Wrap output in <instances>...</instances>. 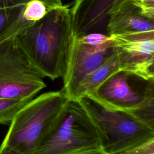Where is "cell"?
<instances>
[{
	"label": "cell",
	"mask_w": 154,
	"mask_h": 154,
	"mask_svg": "<svg viewBox=\"0 0 154 154\" xmlns=\"http://www.w3.org/2000/svg\"><path fill=\"white\" fill-rule=\"evenodd\" d=\"M114 52L112 43L90 46L81 43L75 36L69 62L64 76L62 90L71 99L82 79L100 66Z\"/></svg>",
	"instance_id": "52a82bcc"
},
{
	"label": "cell",
	"mask_w": 154,
	"mask_h": 154,
	"mask_svg": "<svg viewBox=\"0 0 154 154\" xmlns=\"http://www.w3.org/2000/svg\"><path fill=\"white\" fill-rule=\"evenodd\" d=\"M0 154H22V153L7 147L0 146ZM71 154H105V153L103 152V151L101 149H99L90 150L87 151L76 152V153H73Z\"/></svg>",
	"instance_id": "ffe728a7"
},
{
	"label": "cell",
	"mask_w": 154,
	"mask_h": 154,
	"mask_svg": "<svg viewBox=\"0 0 154 154\" xmlns=\"http://www.w3.org/2000/svg\"><path fill=\"white\" fill-rule=\"evenodd\" d=\"M121 71L147 82L154 79V31L109 36Z\"/></svg>",
	"instance_id": "8992f818"
},
{
	"label": "cell",
	"mask_w": 154,
	"mask_h": 154,
	"mask_svg": "<svg viewBox=\"0 0 154 154\" xmlns=\"http://www.w3.org/2000/svg\"><path fill=\"white\" fill-rule=\"evenodd\" d=\"M23 5L0 7V43L15 35L24 27L31 23L22 17Z\"/></svg>",
	"instance_id": "7c38bea8"
},
{
	"label": "cell",
	"mask_w": 154,
	"mask_h": 154,
	"mask_svg": "<svg viewBox=\"0 0 154 154\" xmlns=\"http://www.w3.org/2000/svg\"><path fill=\"white\" fill-rule=\"evenodd\" d=\"M14 36L0 43V98L33 99L46 85L17 44Z\"/></svg>",
	"instance_id": "5b68a950"
},
{
	"label": "cell",
	"mask_w": 154,
	"mask_h": 154,
	"mask_svg": "<svg viewBox=\"0 0 154 154\" xmlns=\"http://www.w3.org/2000/svg\"><path fill=\"white\" fill-rule=\"evenodd\" d=\"M130 76L123 71L116 72L85 97L110 109L132 111L142 103L145 90L142 93L134 90L129 83Z\"/></svg>",
	"instance_id": "ba28073f"
},
{
	"label": "cell",
	"mask_w": 154,
	"mask_h": 154,
	"mask_svg": "<svg viewBox=\"0 0 154 154\" xmlns=\"http://www.w3.org/2000/svg\"><path fill=\"white\" fill-rule=\"evenodd\" d=\"M78 100L91 118L105 154L119 153L154 137V129L127 112L106 108L88 97Z\"/></svg>",
	"instance_id": "277c9868"
},
{
	"label": "cell",
	"mask_w": 154,
	"mask_h": 154,
	"mask_svg": "<svg viewBox=\"0 0 154 154\" xmlns=\"http://www.w3.org/2000/svg\"><path fill=\"white\" fill-rule=\"evenodd\" d=\"M31 99L11 100L0 98V124L10 123L16 114Z\"/></svg>",
	"instance_id": "5bb4252c"
},
{
	"label": "cell",
	"mask_w": 154,
	"mask_h": 154,
	"mask_svg": "<svg viewBox=\"0 0 154 154\" xmlns=\"http://www.w3.org/2000/svg\"><path fill=\"white\" fill-rule=\"evenodd\" d=\"M119 71H121L118 56L114 50L112 55L100 66L87 75L82 79L71 99L78 100L87 96L108 78Z\"/></svg>",
	"instance_id": "8fae6325"
},
{
	"label": "cell",
	"mask_w": 154,
	"mask_h": 154,
	"mask_svg": "<svg viewBox=\"0 0 154 154\" xmlns=\"http://www.w3.org/2000/svg\"><path fill=\"white\" fill-rule=\"evenodd\" d=\"M115 154H154V137Z\"/></svg>",
	"instance_id": "e0dca14e"
},
{
	"label": "cell",
	"mask_w": 154,
	"mask_h": 154,
	"mask_svg": "<svg viewBox=\"0 0 154 154\" xmlns=\"http://www.w3.org/2000/svg\"><path fill=\"white\" fill-rule=\"evenodd\" d=\"M32 0H0V7L23 5ZM43 2L50 8L63 5L62 0H39Z\"/></svg>",
	"instance_id": "d6986e66"
},
{
	"label": "cell",
	"mask_w": 154,
	"mask_h": 154,
	"mask_svg": "<svg viewBox=\"0 0 154 154\" xmlns=\"http://www.w3.org/2000/svg\"><path fill=\"white\" fill-rule=\"evenodd\" d=\"M67 100L62 90L32 99L14 117L0 146L22 154H34Z\"/></svg>",
	"instance_id": "7a4b0ae2"
},
{
	"label": "cell",
	"mask_w": 154,
	"mask_h": 154,
	"mask_svg": "<svg viewBox=\"0 0 154 154\" xmlns=\"http://www.w3.org/2000/svg\"><path fill=\"white\" fill-rule=\"evenodd\" d=\"M99 149V136L87 111L79 100L68 99L34 154H71Z\"/></svg>",
	"instance_id": "3957f363"
},
{
	"label": "cell",
	"mask_w": 154,
	"mask_h": 154,
	"mask_svg": "<svg viewBox=\"0 0 154 154\" xmlns=\"http://www.w3.org/2000/svg\"><path fill=\"white\" fill-rule=\"evenodd\" d=\"M51 8L41 1L32 0L23 5L22 16L25 21L32 23L43 17Z\"/></svg>",
	"instance_id": "9a60e30c"
},
{
	"label": "cell",
	"mask_w": 154,
	"mask_h": 154,
	"mask_svg": "<svg viewBox=\"0 0 154 154\" xmlns=\"http://www.w3.org/2000/svg\"><path fill=\"white\" fill-rule=\"evenodd\" d=\"M75 36L70 7L62 5L51 8L14 38L37 73L55 80L64 76Z\"/></svg>",
	"instance_id": "6da1fadb"
},
{
	"label": "cell",
	"mask_w": 154,
	"mask_h": 154,
	"mask_svg": "<svg viewBox=\"0 0 154 154\" xmlns=\"http://www.w3.org/2000/svg\"><path fill=\"white\" fill-rule=\"evenodd\" d=\"M128 1L130 0H75L70 7L75 35L105 32L111 13Z\"/></svg>",
	"instance_id": "9c48e42d"
},
{
	"label": "cell",
	"mask_w": 154,
	"mask_h": 154,
	"mask_svg": "<svg viewBox=\"0 0 154 154\" xmlns=\"http://www.w3.org/2000/svg\"><path fill=\"white\" fill-rule=\"evenodd\" d=\"M132 2L146 18L154 20V0H132Z\"/></svg>",
	"instance_id": "ac0fdd59"
},
{
	"label": "cell",
	"mask_w": 154,
	"mask_h": 154,
	"mask_svg": "<svg viewBox=\"0 0 154 154\" xmlns=\"http://www.w3.org/2000/svg\"><path fill=\"white\" fill-rule=\"evenodd\" d=\"M132 1L123 2L111 13L105 28L107 35L154 31V20L142 15Z\"/></svg>",
	"instance_id": "30bf717a"
},
{
	"label": "cell",
	"mask_w": 154,
	"mask_h": 154,
	"mask_svg": "<svg viewBox=\"0 0 154 154\" xmlns=\"http://www.w3.org/2000/svg\"><path fill=\"white\" fill-rule=\"evenodd\" d=\"M145 88V97L142 103L137 109L127 112L137 120L154 129V81L147 82Z\"/></svg>",
	"instance_id": "4fadbf2b"
},
{
	"label": "cell",
	"mask_w": 154,
	"mask_h": 154,
	"mask_svg": "<svg viewBox=\"0 0 154 154\" xmlns=\"http://www.w3.org/2000/svg\"><path fill=\"white\" fill-rule=\"evenodd\" d=\"M76 37L81 43L90 46H100L111 42L108 35L99 32H93Z\"/></svg>",
	"instance_id": "2e32d148"
}]
</instances>
